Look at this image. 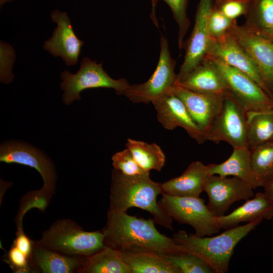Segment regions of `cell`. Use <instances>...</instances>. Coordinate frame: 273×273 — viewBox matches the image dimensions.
Masks as SVG:
<instances>
[{"label":"cell","instance_id":"39","mask_svg":"<svg viewBox=\"0 0 273 273\" xmlns=\"http://www.w3.org/2000/svg\"><path fill=\"white\" fill-rule=\"evenodd\" d=\"M14 0H0L1 8L3 7L6 3L13 2Z\"/></svg>","mask_w":273,"mask_h":273},{"label":"cell","instance_id":"16","mask_svg":"<svg viewBox=\"0 0 273 273\" xmlns=\"http://www.w3.org/2000/svg\"><path fill=\"white\" fill-rule=\"evenodd\" d=\"M206 56L218 58L244 72L255 81L270 97H272L271 93L255 63L228 32L222 37L212 40Z\"/></svg>","mask_w":273,"mask_h":273},{"label":"cell","instance_id":"38","mask_svg":"<svg viewBox=\"0 0 273 273\" xmlns=\"http://www.w3.org/2000/svg\"><path fill=\"white\" fill-rule=\"evenodd\" d=\"M158 2V0H151L152 9L150 13V18L151 19L153 23L158 27V22L156 14V8Z\"/></svg>","mask_w":273,"mask_h":273},{"label":"cell","instance_id":"6","mask_svg":"<svg viewBox=\"0 0 273 273\" xmlns=\"http://www.w3.org/2000/svg\"><path fill=\"white\" fill-rule=\"evenodd\" d=\"M247 110L229 90L221 109L206 135V141L216 144L225 142L233 149L248 147Z\"/></svg>","mask_w":273,"mask_h":273},{"label":"cell","instance_id":"1","mask_svg":"<svg viewBox=\"0 0 273 273\" xmlns=\"http://www.w3.org/2000/svg\"><path fill=\"white\" fill-rule=\"evenodd\" d=\"M152 219L131 216L109 209L102 232L105 246L119 251L132 246L145 247L167 256L186 252L172 238L161 234Z\"/></svg>","mask_w":273,"mask_h":273},{"label":"cell","instance_id":"35","mask_svg":"<svg viewBox=\"0 0 273 273\" xmlns=\"http://www.w3.org/2000/svg\"><path fill=\"white\" fill-rule=\"evenodd\" d=\"M5 259V261L15 272H30L33 271L29 264V257L13 245Z\"/></svg>","mask_w":273,"mask_h":273},{"label":"cell","instance_id":"26","mask_svg":"<svg viewBox=\"0 0 273 273\" xmlns=\"http://www.w3.org/2000/svg\"><path fill=\"white\" fill-rule=\"evenodd\" d=\"M139 165L145 171H160L165 163V155L156 144L128 139L125 144Z\"/></svg>","mask_w":273,"mask_h":273},{"label":"cell","instance_id":"20","mask_svg":"<svg viewBox=\"0 0 273 273\" xmlns=\"http://www.w3.org/2000/svg\"><path fill=\"white\" fill-rule=\"evenodd\" d=\"M87 256H71L37 246L29 257V264L34 272L42 273L79 272Z\"/></svg>","mask_w":273,"mask_h":273},{"label":"cell","instance_id":"31","mask_svg":"<svg viewBox=\"0 0 273 273\" xmlns=\"http://www.w3.org/2000/svg\"><path fill=\"white\" fill-rule=\"evenodd\" d=\"M114 169L128 176L150 174L137 163L131 152L126 148L115 153L112 157Z\"/></svg>","mask_w":273,"mask_h":273},{"label":"cell","instance_id":"18","mask_svg":"<svg viewBox=\"0 0 273 273\" xmlns=\"http://www.w3.org/2000/svg\"><path fill=\"white\" fill-rule=\"evenodd\" d=\"M175 85L199 93L224 94L228 90L226 81L212 59H204Z\"/></svg>","mask_w":273,"mask_h":273},{"label":"cell","instance_id":"22","mask_svg":"<svg viewBox=\"0 0 273 273\" xmlns=\"http://www.w3.org/2000/svg\"><path fill=\"white\" fill-rule=\"evenodd\" d=\"M273 205L264 193L257 192L250 200L227 215L216 217L220 229H228L238 226L241 222H251L258 219H271Z\"/></svg>","mask_w":273,"mask_h":273},{"label":"cell","instance_id":"30","mask_svg":"<svg viewBox=\"0 0 273 273\" xmlns=\"http://www.w3.org/2000/svg\"><path fill=\"white\" fill-rule=\"evenodd\" d=\"M163 1L169 7L173 18L178 27V46L181 51L183 49L184 38L190 25L187 10L189 0H158Z\"/></svg>","mask_w":273,"mask_h":273},{"label":"cell","instance_id":"36","mask_svg":"<svg viewBox=\"0 0 273 273\" xmlns=\"http://www.w3.org/2000/svg\"><path fill=\"white\" fill-rule=\"evenodd\" d=\"M13 245L29 257L33 248V241L24 234L23 229H20L17 231Z\"/></svg>","mask_w":273,"mask_h":273},{"label":"cell","instance_id":"29","mask_svg":"<svg viewBox=\"0 0 273 273\" xmlns=\"http://www.w3.org/2000/svg\"><path fill=\"white\" fill-rule=\"evenodd\" d=\"M180 269L181 273H215L204 260L189 252L166 256Z\"/></svg>","mask_w":273,"mask_h":273},{"label":"cell","instance_id":"9","mask_svg":"<svg viewBox=\"0 0 273 273\" xmlns=\"http://www.w3.org/2000/svg\"><path fill=\"white\" fill-rule=\"evenodd\" d=\"M160 52L156 68L148 80L143 83L129 85L123 94L134 103L148 104L171 91L175 85L177 74L175 61L170 55L167 39L160 37Z\"/></svg>","mask_w":273,"mask_h":273},{"label":"cell","instance_id":"41","mask_svg":"<svg viewBox=\"0 0 273 273\" xmlns=\"http://www.w3.org/2000/svg\"><path fill=\"white\" fill-rule=\"evenodd\" d=\"M272 100H273V99H272Z\"/></svg>","mask_w":273,"mask_h":273},{"label":"cell","instance_id":"33","mask_svg":"<svg viewBox=\"0 0 273 273\" xmlns=\"http://www.w3.org/2000/svg\"><path fill=\"white\" fill-rule=\"evenodd\" d=\"M250 0H213V6L228 18H236L245 16Z\"/></svg>","mask_w":273,"mask_h":273},{"label":"cell","instance_id":"19","mask_svg":"<svg viewBox=\"0 0 273 273\" xmlns=\"http://www.w3.org/2000/svg\"><path fill=\"white\" fill-rule=\"evenodd\" d=\"M119 251L131 273H181L166 256L145 247L132 246Z\"/></svg>","mask_w":273,"mask_h":273},{"label":"cell","instance_id":"3","mask_svg":"<svg viewBox=\"0 0 273 273\" xmlns=\"http://www.w3.org/2000/svg\"><path fill=\"white\" fill-rule=\"evenodd\" d=\"M262 219L243 225L226 229L221 234L211 237H201L179 231L172 239L178 245L206 262L215 273H225L229 270L231 258L238 243L260 224Z\"/></svg>","mask_w":273,"mask_h":273},{"label":"cell","instance_id":"40","mask_svg":"<svg viewBox=\"0 0 273 273\" xmlns=\"http://www.w3.org/2000/svg\"><path fill=\"white\" fill-rule=\"evenodd\" d=\"M262 32H263L265 33H266V34L273 37V30H271V31H262Z\"/></svg>","mask_w":273,"mask_h":273},{"label":"cell","instance_id":"32","mask_svg":"<svg viewBox=\"0 0 273 273\" xmlns=\"http://www.w3.org/2000/svg\"><path fill=\"white\" fill-rule=\"evenodd\" d=\"M235 20L231 19L215 8L212 4L208 17V29L212 39H218L228 31Z\"/></svg>","mask_w":273,"mask_h":273},{"label":"cell","instance_id":"28","mask_svg":"<svg viewBox=\"0 0 273 273\" xmlns=\"http://www.w3.org/2000/svg\"><path fill=\"white\" fill-rule=\"evenodd\" d=\"M245 24L262 31L273 30V0H250Z\"/></svg>","mask_w":273,"mask_h":273},{"label":"cell","instance_id":"12","mask_svg":"<svg viewBox=\"0 0 273 273\" xmlns=\"http://www.w3.org/2000/svg\"><path fill=\"white\" fill-rule=\"evenodd\" d=\"M213 0H199L195 24L188 40L184 42V60L177 74L178 81L197 66L206 57L212 39L208 29V17Z\"/></svg>","mask_w":273,"mask_h":273},{"label":"cell","instance_id":"5","mask_svg":"<svg viewBox=\"0 0 273 273\" xmlns=\"http://www.w3.org/2000/svg\"><path fill=\"white\" fill-rule=\"evenodd\" d=\"M61 88L64 91L63 101L66 105L74 100H80V94L86 89L95 88H113L117 95H122L129 84L123 78L114 79L110 77L102 67V63L97 64L89 58H83L77 72L72 74L64 71L61 74Z\"/></svg>","mask_w":273,"mask_h":273},{"label":"cell","instance_id":"8","mask_svg":"<svg viewBox=\"0 0 273 273\" xmlns=\"http://www.w3.org/2000/svg\"><path fill=\"white\" fill-rule=\"evenodd\" d=\"M158 202L160 206L179 223L192 226L201 237L217 234L221 229L216 217L205 200L199 197H178L164 193Z\"/></svg>","mask_w":273,"mask_h":273},{"label":"cell","instance_id":"17","mask_svg":"<svg viewBox=\"0 0 273 273\" xmlns=\"http://www.w3.org/2000/svg\"><path fill=\"white\" fill-rule=\"evenodd\" d=\"M172 92L184 102L192 119L206 138L212 123L221 109L225 94L196 93L176 85Z\"/></svg>","mask_w":273,"mask_h":273},{"label":"cell","instance_id":"37","mask_svg":"<svg viewBox=\"0 0 273 273\" xmlns=\"http://www.w3.org/2000/svg\"><path fill=\"white\" fill-rule=\"evenodd\" d=\"M264 194L267 200L273 205V176L263 185Z\"/></svg>","mask_w":273,"mask_h":273},{"label":"cell","instance_id":"4","mask_svg":"<svg viewBox=\"0 0 273 273\" xmlns=\"http://www.w3.org/2000/svg\"><path fill=\"white\" fill-rule=\"evenodd\" d=\"M35 245L71 256H90L105 246L102 231L86 232L75 221L60 219L42 233Z\"/></svg>","mask_w":273,"mask_h":273},{"label":"cell","instance_id":"15","mask_svg":"<svg viewBox=\"0 0 273 273\" xmlns=\"http://www.w3.org/2000/svg\"><path fill=\"white\" fill-rule=\"evenodd\" d=\"M51 18L57 27L43 48L54 57H61L66 65H74L78 63L84 42L77 37L67 13L55 10Z\"/></svg>","mask_w":273,"mask_h":273},{"label":"cell","instance_id":"24","mask_svg":"<svg viewBox=\"0 0 273 273\" xmlns=\"http://www.w3.org/2000/svg\"><path fill=\"white\" fill-rule=\"evenodd\" d=\"M79 272L131 273L119 251L105 246L95 254L87 256Z\"/></svg>","mask_w":273,"mask_h":273},{"label":"cell","instance_id":"7","mask_svg":"<svg viewBox=\"0 0 273 273\" xmlns=\"http://www.w3.org/2000/svg\"><path fill=\"white\" fill-rule=\"evenodd\" d=\"M0 161L18 163L36 169L43 179V186L35 192L40 201L47 205L55 194L57 179L55 166L49 157L29 144L18 141H8L1 145Z\"/></svg>","mask_w":273,"mask_h":273},{"label":"cell","instance_id":"21","mask_svg":"<svg viewBox=\"0 0 273 273\" xmlns=\"http://www.w3.org/2000/svg\"><path fill=\"white\" fill-rule=\"evenodd\" d=\"M208 165L196 161L192 162L179 176L162 184L164 193L178 197H199L208 176Z\"/></svg>","mask_w":273,"mask_h":273},{"label":"cell","instance_id":"14","mask_svg":"<svg viewBox=\"0 0 273 273\" xmlns=\"http://www.w3.org/2000/svg\"><path fill=\"white\" fill-rule=\"evenodd\" d=\"M157 117L162 126L168 130L183 128L198 143L206 141L205 134L194 122L182 100L171 92L153 101Z\"/></svg>","mask_w":273,"mask_h":273},{"label":"cell","instance_id":"27","mask_svg":"<svg viewBox=\"0 0 273 273\" xmlns=\"http://www.w3.org/2000/svg\"><path fill=\"white\" fill-rule=\"evenodd\" d=\"M251 163L258 187L273 176V142L250 149Z\"/></svg>","mask_w":273,"mask_h":273},{"label":"cell","instance_id":"2","mask_svg":"<svg viewBox=\"0 0 273 273\" xmlns=\"http://www.w3.org/2000/svg\"><path fill=\"white\" fill-rule=\"evenodd\" d=\"M109 209L127 212L130 207L149 212L155 223L173 230L172 218L157 202L164 193L162 184L152 180L150 174L128 176L113 169L111 171Z\"/></svg>","mask_w":273,"mask_h":273},{"label":"cell","instance_id":"23","mask_svg":"<svg viewBox=\"0 0 273 273\" xmlns=\"http://www.w3.org/2000/svg\"><path fill=\"white\" fill-rule=\"evenodd\" d=\"M207 165L210 175H232L239 178L253 189L258 187L251 166L249 148H234L231 156L225 161Z\"/></svg>","mask_w":273,"mask_h":273},{"label":"cell","instance_id":"11","mask_svg":"<svg viewBox=\"0 0 273 273\" xmlns=\"http://www.w3.org/2000/svg\"><path fill=\"white\" fill-rule=\"evenodd\" d=\"M206 57L216 64L229 90L247 111L273 109L272 99L251 77L218 58Z\"/></svg>","mask_w":273,"mask_h":273},{"label":"cell","instance_id":"13","mask_svg":"<svg viewBox=\"0 0 273 273\" xmlns=\"http://www.w3.org/2000/svg\"><path fill=\"white\" fill-rule=\"evenodd\" d=\"M203 191L208 196L206 205L215 217L225 215L234 203L254 197L253 189L235 176L210 175L205 181Z\"/></svg>","mask_w":273,"mask_h":273},{"label":"cell","instance_id":"34","mask_svg":"<svg viewBox=\"0 0 273 273\" xmlns=\"http://www.w3.org/2000/svg\"><path fill=\"white\" fill-rule=\"evenodd\" d=\"M1 82L9 83L14 76L12 72L13 64L15 60V52L13 48L6 42L1 41Z\"/></svg>","mask_w":273,"mask_h":273},{"label":"cell","instance_id":"25","mask_svg":"<svg viewBox=\"0 0 273 273\" xmlns=\"http://www.w3.org/2000/svg\"><path fill=\"white\" fill-rule=\"evenodd\" d=\"M247 118L249 149L273 142V109L248 111Z\"/></svg>","mask_w":273,"mask_h":273},{"label":"cell","instance_id":"10","mask_svg":"<svg viewBox=\"0 0 273 273\" xmlns=\"http://www.w3.org/2000/svg\"><path fill=\"white\" fill-rule=\"evenodd\" d=\"M228 32L255 63L270 90L273 86V37L246 24L238 25L236 20Z\"/></svg>","mask_w":273,"mask_h":273}]
</instances>
